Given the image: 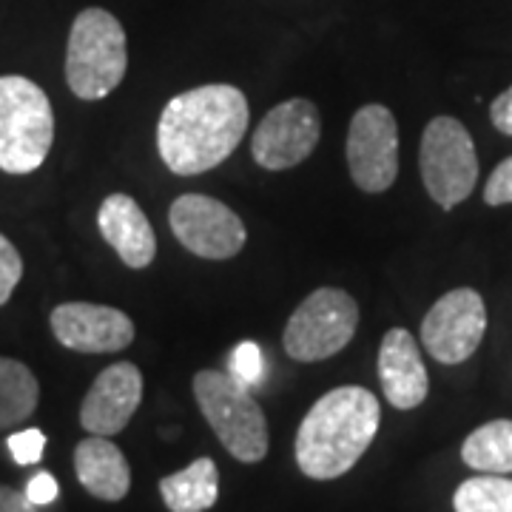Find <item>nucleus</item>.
I'll return each mask as SVG.
<instances>
[{"mask_svg":"<svg viewBox=\"0 0 512 512\" xmlns=\"http://www.w3.org/2000/svg\"><path fill=\"white\" fill-rule=\"evenodd\" d=\"M251 120L248 97L237 86L211 83L177 94L157 123V148L168 171L197 177L225 163L242 143Z\"/></svg>","mask_w":512,"mask_h":512,"instance_id":"f257e3e1","label":"nucleus"},{"mask_svg":"<svg viewBox=\"0 0 512 512\" xmlns=\"http://www.w3.org/2000/svg\"><path fill=\"white\" fill-rule=\"evenodd\" d=\"M382 421L379 399L365 387H336L316 399L296 433V464L308 478L330 481L348 473L373 444Z\"/></svg>","mask_w":512,"mask_h":512,"instance_id":"f03ea898","label":"nucleus"},{"mask_svg":"<svg viewBox=\"0 0 512 512\" xmlns=\"http://www.w3.org/2000/svg\"><path fill=\"white\" fill-rule=\"evenodd\" d=\"M128 43L123 23L106 9H83L66 49V83L80 100L109 97L126 77Z\"/></svg>","mask_w":512,"mask_h":512,"instance_id":"7ed1b4c3","label":"nucleus"},{"mask_svg":"<svg viewBox=\"0 0 512 512\" xmlns=\"http://www.w3.org/2000/svg\"><path fill=\"white\" fill-rule=\"evenodd\" d=\"M55 143V114L35 80L0 77V171L32 174Z\"/></svg>","mask_w":512,"mask_h":512,"instance_id":"20e7f679","label":"nucleus"},{"mask_svg":"<svg viewBox=\"0 0 512 512\" xmlns=\"http://www.w3.org/2000/svg\"><path fill=\"white\" fill-rule=\"evenodd\" d=\"M194 399L222 447L237 461L256 464L268 456V421L248 384L222 370H200L194 376Z\"/></svg>","mask_w":512,"mask_h":512,"instance_id":"39448f33","label":"nucleus"},{"mask_svg":"<svg viewBox=\"0 0 512 512\" xmlns=\"http://www.w3.org/2000/svg\"><path fill=\"white\" fill-rule=\"evenodd\" d=\"M419 168L430 200L444 211H453L473 194L478 183V154L476 143L461 120L433 117L424 126Z\"/></svg>","mask_w":512,"mask_h":512,"instance_id":"423d86ee","label":"nucleus"},{"mask_svg":"<svg viewBox=\"0 0 512 512\" xmlns=\"http://www.w3.org/2000/svg\"><path fill=\"white\" fill-rule=\"evenodd\" d=\"M359 328V305L342 288H319L291 313L282 348L293 362H322L348 348Z\"/></svg>","mask_w":512,"mask_h":512,"instance_id":"0eeeda50","label":"nucleus"},{"mask_svg":"<svg viewBox=\"0 0 512 512\" xmlns=\"http://www.w3.org/2000/svg\"><path fill=\"white\" fill-rule=\"evenodd\" d=\"M348 168L356 188L382 194L399 174V123L382 103L353 114L348 128Z\"/></svg>","mask_w":512,"mask_h":512,"instance_id":"6e6552de","label":"nucleus"},{"mask_svg":"<svg viewBox=\"0 0 512 512\" xmlns=\"http://www.w3.org/2000/svg\"><path fill=\"white\" fill-rule=\"evenodd\" d=\"M487 330V308L481 293L456 288L444 293L421 322V345L441 365L467 362Z\"/></svg>","mask_w":512,"mask_h":512,"instance_id":"1a4fd4ad","label":"nucleus"},{"mask_svg":"<svg viewBox=\"0 0 512 512\" xmlns=\"http://www.w3.org/2000/svg\"><path fill=\"white\" fill-rule=\"evenodd\" d=\"M171 234L185 251L202 259H231L245 248V225L225 202L205 194H183L168 208Z\"/></svg>","mask_w":512,"mask_h":512,"instance_id":"9d476101","label":"nucleus"},{"mask_svg":"<svg viewBox=\"0 0 512 512\" xmlns=\"http://www.w3.org/2000/svg\"><path fill=\"white\" fill-rule=\"evenodd\" d=\"M319 111L305 97H291L265 114L251 137L256 165L268 171H285L308 160L319 143Z\"/></svg>","mask_w":512,"mask_h":512,"instance_id":"9b49d317","label":"nucleus"},{"mask_svg":"<svg viewBox=\"0 0 512 512\" xmlns=\"http://www.w3.org/2000/svg\"><path fill=\"white\" fill-rule=\"evenodd\" d=\"M49 325L57 342L74 353H117L134 342V322L109 305L63 302L52 311Z\"/></svg>","mask_w":512,"mask_h":512,"instance_id":"f8f14e48","label":"nucleus"},{"mask_svg":"<svg viewBox=\"0 0 512 512\" xmlns=\"http://www.w3.org/2000/svg\"><path fill=\"white\" fill-rule=\"evenodd\" d=\"M143 402V373L131 362L106 367L80 404V424L89 436H117Z\"/></svg>","mask_w":512,"mask_h":512,"instance_id":"ddd939ff","label":"nucleus"},{"mask_svg":"<svg viewBox=\"0 0 512 512\" xmlns=\"http://www.w3.org/2000/svg\"><path fill=\"white\" fill-rule=\"evenodd\" d=\"M379 382L384 399L396 410H413L427 399L430 379L410 330L393 328L384 333L379 345Z\"/></svg>","mask_w":512,"mask_h":512,"instance_id":"4468645a","label":"nucleus"},{"mask_svg":"<svg viewBox=\"0 0 512 512\" xmlns=\"http://www.w3.org/2000/svg\"><path fill=\"white\" fill-rule=\"evenodd\" d=\"M97 228L128 268H148L157 256V239L146 211L128 194H111L97 211Z\"/></svg>","mask_w":512,"mask_h":512,"instance_id":"2eb2a0df","label":"nucleus"},{"mask_svg":"<svg viewBox=\"0 0 512 512\" xmlns=\"http://www.w3.org/2000/svg\"><path fill=\"white\" fill-rule=\"evenodd\" d=\"M74 473L83 490L100 501H123L131 490V467L123 450L106 436L83 439L74 447Z\"/></svg>","mask_w":512,"mask_h":512,"instance_id":"dca6fc26","label":"nucleus"},{"mask_svg":"<svg viewBox=\"0 0 512 512\" xmlns=\"http://www.w3.org/2000/svg\"><path fill=\"white\" fill-rule=\"evenodd\" d=\"M160 495L171 512H205L220 498V473L211 458H197L180 473L160 481Z\"/></svg>","mask_w":512,"mask_h":512,"instance_id":"f3484780","label":"nucleus"},{"mask_svg":"<svg viewBox=\"0 0 512 512\" xmlns=\"http://www.w3.org/2000/svg\"><path fill=\"white\" fill-rule=\"evenodd\" d=\"M461 461L476 473H512V419L487 421L473 430L461 444Z\"/></svg>","mask_w":512,"mask_h":512,"instance_id":"a211bd4d","label":"nucleus"},{"mask_svg":"<svg viewBox=\"0 0 512 512\" xmlns=\"http://www.w3.org/2000/svg\"><path fill=\"white\" fill-rule=\"evenodd\" d=\"M40 384L37 376L18 359L0 356V430L26 421L37 410Z\"/></svg>","mask_w":512,"mask_h":512,"instance_id":"6ab92c4d","label":"nucleus"},{"mask_svg":"<svg viewBox=\"0 0 512 512\" xmlns=\"http://www.w3.org/2000/svg\"><path fill=\"white\" fill-rule=\"evenodd\" d=\"M456 512H512V481L504 476L467 478L453 495Z\"/></svg>","mask_w":512,"mask_h":512,"instance_id":"aec40b11","label":"nucleus"},{"mask_svg":"<svg viewBox=\"0 0 512 512\" xmlns=\"http://www.w3.org/2000/svg\"><path fill=\"white\" fill-rule=\"evenodd\" d=\"M228 373L242 384H248V387L262 382V376H265V359H262L259 345H254V342H239L234 353H231V370Z\"/></svg>","mask_w":512,"mask_h":512,"instance_id":"412c9836","label":"nucleus"},{"mask_svg":"<svg viewBox=\"0 0 512 512\" xmlns=\"http://www.w3.org/2000/svg\"><path fill=\"white\" fill-rule=\"evenodd\" d=\"M20 276H23V259H20L18 248L0 234V305H6L12 299Z\"/></svg>","mask_w":512,"mask_h":512,"instance_id":"4be33fe9","label":"nucleus"},{"mask_svg":"<svg viewBox=\"0 0 512 512\" xmlns=\"http://www.w3.org/2000/svg\"><path fill=\"white\" fill-rule=\"evenodd\" d=\"M9 453L12 458L18 461V464H37L40 456H43V450H46V436L35 430V427H29V430H20L15 436H9Z\"/></svg>","mask_w":512,"mask_h":512,"instance_id":"5701e85b","label":"nucleus"},{"mask_svg":"<svg viewBox=\"0 0 512 512\" xmlns=\"http://www.w3.org/2000/svg\"><path fill=\"white\" fill-rule=\"evenodd\" d=\"M484 202L493 205V208L510 205L512 202V157L495 165V171L490 174L487 185H484Z\"/></svg>","mask_w":512,"mask_h":512,"instance_id":"b1692460","label":"nucleus"},{"mask_svg":"<svg viewBox=\"0 0 512 512\" xmlns=\"http://www.w3.org/2000/svg\"><path fill=\"white\" fill-rule=\"evenodd\" d=\"M23 493L29 495V501L37 504V507H46V504H52L60 493V487H57V481L52 473H37V476L29 478V484H26V490Z\"/></svg>","mask_w":512,"mask_h":512,"instance_id":"393cba45","label":"nucleus"},{"mask_svg":"<svg viewBox=\"0 0 512 512\" xmlns=\"http://www.w3.org/2000/svg\"><path fill=\"white\" fill-rule=\"evenodd\" d=\"M490 120H493V126L498 128L501 134L512 137V86L493 100V106H490Z\"/></svg>","mask_w":512,"mask_h":512,"instance_id":"a878e982","label":"nucleus"},{"mask_svg":"<svg viewBox=\"0 0 512 512\" xmlns=\"http://www.w3.org/2000/svg\"><path fill=\"white\" fill-rule=\"evenodd\" d=\"M0 512H40L37 504L29 501V495L12 490V487H3L0 484Z\"/></svg>","mask_w":512,"mask_h":512,"instance_id":"bb28decb","label":"nucleus"}]
</instances>
